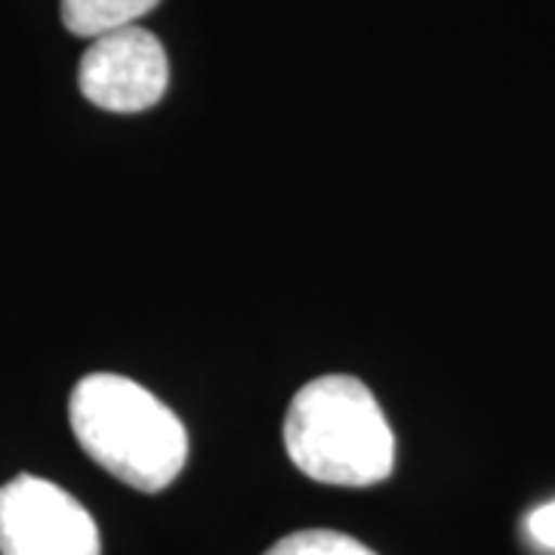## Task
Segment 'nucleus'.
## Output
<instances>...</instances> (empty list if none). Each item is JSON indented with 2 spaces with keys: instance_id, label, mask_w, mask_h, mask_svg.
<instances>
[{
  "instance_id": "1",
  "label": "nucleus",
  "mask_w": 555,
  "mask_h": 555,
  "mask_svg": "<svg viewBox=\"0 0 555 555\" xmlns=\"http://www.w3.org/2000/svg\"><path fill=\"white\" fill-rule=\"evenodd\" d=\"M68 420L80 451L108 476L158 494L189 460V433L158 396L120 374H90L72 389Z\"/></svg>"
},
{
  "instance_id": "2",
  "label": "nucleus",
  "mask_w": 555,
  "mask_h": 555,
  "mask_svg": "<svg viewBox=\"0 0 555 555\" xmlns=\"http://www.w3.org/2000/svg\"><path fill=\"white\" fill-rule=\"evenodd\" d=\"M284 448L302 476L337 488H371L396 466V436L377 398L346 374L299 389L284 416Z\"/></svg>"
},
{
  "instance_id": "3",
  "label": "nucleus",
  "mask_w": 555,
  "mask_h": 555,
  "mask_svg": "<svg viewBox=\"0 0 555 555\" xmlns=\"http://www.w3.org/2000/svg\"><path fill=\"white\" fill-rule=\"evenodd\" d=\"M93 516L60 485L20 476L0 488V555H100Z\"/></svg>"
},
{
  "instance_id": "4",
  "label": "nucleus",
  "mask_w": 555,
  "mask_h": 555,
  "mask_svg": "<svg viewBox=\"0 0 555 555\" xmlns=\"http://www.w3.org/2000/svg\"><path fill=\"white\" fill-rule=\"evenodd\" d=\"M167 83V53L160 40L139 25L102 35L80 56L78 87L83 100L115 115H133L158 105Z\"/></svg>"
},
{
  "instance_id": "5",
  "label": "nucleus",
  "mask_w": 555,
  "mask_h": 555,
  "mask_svg": "<svg viewBox=\"0 0 555 555\" xmlns=\"http://www.w3.org/2000/svg\"><path fill=\"white\" fill-rule=\"evenodd\" d=\"M160 0H60L62 25L78 38L96 40L137 25Z\"/></svg>"
},
{
  "instance_id": "6",
  "label": "nucleus",
  "mask_w": 555,
  "mask_h": 555,
  "mask_svg": "<svg viewBox=\"0 0 555 555\" xmlns=\"http://www.w3.org/2000/svg\"><path fill=\"white\" fill-rule=\"evenodd\" d=\"M266 555H377L371 553L356 537L327 531V528H312V531H297L278 540Z\"/></svg>"
},
{
  "instance_id": "7",
  "label": "nucleus",
  "mask_w": 555,
  "mask_h": 555,
  "mask_svg": "<svg viewBox=\"0 0 555 555\" xmlns=\"http://www.w3.org/2000/svg\"><path fill=\"white\" fill-rule=\"evenodd\" d=\"M528 531H531V537H534L540 546L555 550V500L553 503H543L540 509L531 513V518H528Z\"/></svg>"
}]
</instances>
